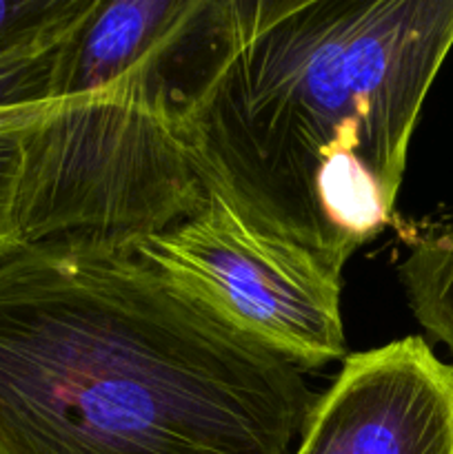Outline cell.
<instances>
[{
    "mask_svg": "<svg viewBox=\"0 0 453 454\" xmlns=\"http://www.w3.org/2000/svg\"><path fill=\"white\" fill-rule=\"evenodd\" d=\"M176 124L203 186L342 275L389 226L453 0H211Z\"/></svg>",
    "mask_w": 453,
    "mask_h": 454,
    "instance_id": "1",
    "label": "cell"
},
{
    "mask_svg": "<svg viewBox=\"0 0 453 454\" xmlns=\"http://www.w3.org/2000/svg\"><path fill=\"white\" fill-rule=\"evenodd\" d=\"M74 4L76 0H0V49L43 29Z\"/></svg>",
    "mask_w": 453,
    "mask_h": 454,
    "instance_id": "10",
    "label": "cell"
},
{
    "mask_svg": "<svg viewBox=\"0 0 453 454\" xmlns=\"http://www.w3.org/2000/svg\"><path fill=\"white\" fill-rule=\"evenodd\" d=\"M209 0H93L62 49L52 102L105 87L198 34Z\"/></svg>",
    "mask_w": 453,
    "mask_h": 454,
    "instance_id": "6",
    "label": "cell"
},
{
    "mask_svg": "<svg viewBox=\"0 0 453 454\" xmlns=\"http://www.w3.org/2000/svg\"><path fill=\"white\" fill-rule=\"evenodd\" d=\"M315 399L131 244L0 262V454H291Z\"/></svg>",
    "mask_w": 453,
    "mask_h": 454,
    "instance_id": "2",
    "label": "cell"
},
{
    "mask_svg": "<svg viewBox=\"0 0 453 454\" xmlns=\"http://www.w3.org/2000/svg\"><path fill=\"white\" fill-rule=\"evenodd\" d=\"M155 53L105 87L53 100L29 133L18 195L22 244H136L203 208L207 189L180 140Z\"/></svg>",
    "mask_w": 453,
    "mask_h": 454,
    "instance_id": "3",
    "label": "cell"
},
{
    "mask_svg": "<svg viewBox=\"0 0 453 454\" xmlns=\"http://www.w3.org/2000/svg\"><path fill=\"white\" fill-rule=\"evenodd\" d=\"M400 282L420 326L453 355V213L404 257Z\"/></svg>",
    "mask_w": 453,
    "mask_h": 454,
    "instance_id": "8",
    "label": "cell"
},
{
    "mask_svg": "<svg viewBox=\"0 0 453 454\" xmlns=\"http://www.w3.org/2000/svg\"><path fill=\"white\" fill-rule=\"evenodd\" d=\"M291 454H453V364L416 335L349 355Z\"/></svg>",
    "mask_w": 453,
    "mask_h": 454,
    "instance_id": "5",
    "label": "cell"
},
{
    "mask_svg": "<svg viewBox=\"0 0 453 454\" xmlns=\"http://www.w3.org/2000/svg\"><path fill=\"white\" fill-rule=\"evenodd\" d=\"M93 0L74 7L43 29L0 49V109L52 102L62 49Z\"/></svg>",
    "mask_w": 453,
    "mask_h": 454,
    "instance_id": "7",
    "label": "cell"
},
{
    "mask_svg": "<svg viewBox=\"0 0 453 454\" xmlns=\"http://www.w3.org/2000/svg\"><path fill=\"white\" fill-rule=\"evenodd\" d=\"M131 247L302 371L345 357L340 275L249 226L211 191L198 213Z\"/></svg>",
    "mask_w": 453,
    "mask_h": 454,
    "instance_id": "4",
    "label": "cell"
},
{
    "mask_svg": "<svg viewBox=\"0 0 453 454\" xmlns=\"http://www.w3.org/2000/svg\"><path fill=\"white\" fill-rule=\"evenodd\" d=\"M49 106L52 102L0 109V262L22 247L18 233V195L25 145Z\"/></svg>",
    "mask_w": 453,
    "mask_h": 454,
    "instance_id": "9",
    "label": "cell"
}]
</instances>
